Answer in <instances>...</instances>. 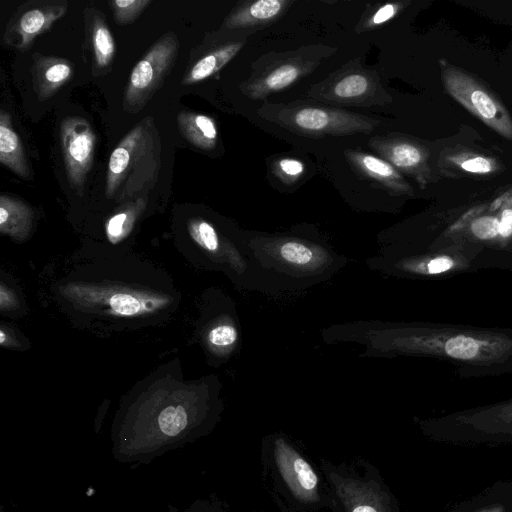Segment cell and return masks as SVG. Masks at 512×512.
Returning a JSON list of instances; mask_svg holds the SVG:
<instances>
[{
	"instance_id": "1",
	"label": "cell",
	"mask_w": 512,
	"mask_h": 512,
	"mask_svg": "<svg viewBox=\"0 0 512 512\" xmlns=\"http://www.w3.org/2000/svg\"><path fill=\"white\" fill-rule=\"evenodd\" d=\"M326 344L354 343L361 357H426L448 362L462 377L512 373V328L422 321L357 320L321 330Z\"/></svg>"
},
{
	"instance_id": "2",
	"label": "cell",
	"mask_w": 512,
	"mask_h": 512,
	"mask_svg": "<svg viewBox=\"0 0 512 512\" xmlns=\"http://www.w3.org/2000/svg\"><path fill=\"white\" fill-rule=\"evenodd\" d=\"M245 235L270 296L301 293L325 283L349 261L316 232Z\"/></svg>"
},
{
	"instance_id": "3",
	"label": "cell",
	"mask_w": 512,
	"mask_h": 512,
	"mask_svg": "<svg viewBox=\"0 0 512 512\" xmlns=\"http://www.w3.org/2000/svg\"><path fill=\"white\" fill-rule=\"evenodd\" d=\"M162 166V141L152 116L138 122L110 154L107 198L122 201L145 196L156 184Z\"/></svg>"
},
{
	"instance_id": "4",
	"label": "cell",
	"mask_w": 512,
	"mask_h": 512,
	"mask_svg": "<svg viewBox=\"0 0 512 512\" xmlns=\"http://www.w3.org/2000/svg\"><path fill=\"white\" fill-rule=\"evenodd\" d=\"M365 263L383 277L411 280L444 279L480 269L499 268L491 254L472 244L409 253H375Z\"/></svg>"
},
{
	"instance_id": "5",
	"label": "cell",
	"mask_w": 512,
	"mask_h": 512,
	"mask_svg": "<svg viewBox=\"0 0 512 512\" xmlns=\"http://www.w3.org/2000/svg\"><path fill=\"white\" fill-rule=\"evenodd\" d=\"M416 424L427 438L439 443L466 447L512 445V398L416 419Z\"/></svg>"
},
{
	"instance_id": "6",
	"label": "cell",
	"mask_w": 512,
	"mask_h": 512,
	"mask_svg": "<svg viewBox=\"0 0 512 512\" xmlns=\"http://www.w3.org/2000/svg\"><path fill=\"white\" fill-rule=\"evenodd\" d=\"M447 93L502 137L512 141V117L503 103L468 72L439 60Z\"/></svg>"
},
{
	"instance_id": "7",
	"label": "cell",
	"mask_w": 512,
	"mask_h": 512,
	"mask_svg": "<svg viewBox=\"0 0 512 512\" xmlns=\"http://www.w3.org/2000/svg\"><path fill=\"white\" fill-rule=\"evenodd\" d=\"M179 52V40L172 32L163 34L135 64L125 87L123 110L139 113L162 87Z\"/></svg>"
},
{
	"instance_id": "8",
	"label": "cell",
	"mask_w": 512,
	"mask_h": 512,
	"mask_svg": "<svg viewBox=\"0 0 512 512\" xmlns=\"http://www.w3.org/2000/svg\"><path fill=\"white\" fill-rule=\"evenodd\" d=\"M97 136L82 117L69 116L60 124V146L70 187L82 195L93 165Z\"/></svg>"
},
{
	"instance_id": "9",
	"label": "cell",
	"mask_w": 512,
	"mask_h": 512,
	"mask_svg": "<svg viewBox=\"0 0 512 512\" xmlns=\"http://www.w3.org/2000/svg\"><path fill=\"white\" fill-rule=\"evenodd\" d=\"M67 10L66 0H30L21 4L6 24L3 43L28 51L35 39L63 18Z\"/></svg>"
},
{
	"instance_id": "10",
	"label": "cell",
	"mask_w": 512,
	"mask_h": 512,
	"mask_svg": "<svg viewBox=\"0 0 512 512\" xmlns=\"http://www.w3.org/2000/svg\"><path fill=\"white\" fill-rule=\"evenodd\" d=\"M274 458L278 471L292 494L306 503L319 497V479L309 462L285 440H274Z\"/></svg>"
},
{
	"instance_id": "11",
	"label": "cell",
	"mask_w": 512,
	"mask_h": 512,
	"mask_svg": "<svg viewBox=\"0 0 512 512\" xmlns=\"http://www.w3.org/2000/svg\"><path fill=\"white\" fill-rule=\"evenodd\" d=\"M85 43L91 55V69L94 77L107 74L115 56V42L108 27L105 14L97 7L87 5L84 9Z\"/></svg>"
},
{
	"instance_id": "12",
	"label": "cell",
	"mask_w": 512,
	"mask_h": 512,
	"mask_svg": "<svg viewBox=\"0 0 512 512\" xmlns=\"http://www.w3.org/2000/svg\"><path fill=\"white\" fill-rule=\"evenodd\" d=\"M33 90L40 101L52 98L74 75V64L56 56L34 53L31 63Z\"/></svg>"
},
{
	"instance_id": "13",
	"label": "cell",
	"mask_w": 512,
	"mask_h": 512,
	"mask_svg": "<svg viewBox=\"0 0 512 512\" xmlns=\"http://www.w3.org/2000/svg\"><path fill=\"white\" fill-rule=\"evenodd\" d=\"M444 512H512V478L494 481Z\"/></svg>"
},
{
	"instance_id": "14",
	"label": "cell",
	"mask_w": 512,
	"mask_h": 512,
	"mask_svg": "<svg viewBox=\"0 0 512 512\" xmlns=\"http://www.w3.org/2000/svg\"><path fill=\"white\" fill-rule=\"evenodd\" d=\"M10 114L0 110V162L24 180H31L30 169L22 141L15 131Z\"/></svg>"
},
{
	"instance_id": "15",
	"label": "cell",
	"mask_w": 512,
	"mask_h": 512,
	"mask_svg": "<svg viewBox=\"0 0 512 512\" xmlns=\"http://www.w3.org/2000/svg\"><path fill=\"white\" fill-rule=\"evenodd\" d=\"M176 121L179 132L190 144L202 150L215 147L218 129L211 117L184 110L177 115Z\"/></svg>"
},
{
	"instance_id": "16",
	"label": "cell",
	"mask_w": 512,
	"mask_h": 512,
	"mask_svg": "<svg viewBox=\"0 0 512 512\" xmlns=\"http://www.w3.org/2000/svg\"><path fill=\"white\" fill-rule=\"evenodd\" d=\"M241 46V43H231L203 56L187 71L181 84H195L212 76L237 54Z\"/></svg>"
},
{
	"instance_id": "17",
	"label": "cell",
	"mask_w": 512,
	"mask_h": 512,
	"mask_svg": "<svg viewBox=\"0 0 512 512\" xmlns=\"http://www.w3.org/2000/svg\"><path fill=\"white\" fill-rule=\"evenodd\" d=\"M354 161L367 175L400 194H412V188L389 162L369 154H355Z\"/></svg>"
},
{
	"instance_id": "18",
	"label": "cell",
	"mask_w": 512,
	"mask_h": 512,
	"mask_svg": "<svg viewBox=\"0 0 512 512\" xmlns=\"http://www.w3.org/2000/svg\"><path fill=\"white\" fill-rule=\"evenodd\" d=\"M385 155L394 166L409 172L422 173L427 168L426 150L414 143H393Z\"/></svg>"
},
{
	"instance_id": "19",
	"label": "cell",
	"mask_w": 512,
	"mask_h": 512,
	"mask_svg": "<svg viewBox=\"0 0 512 512\" xmlns=\"http://www.w3.org/2000/svg\"><path fill=\"white\" fill-rule=\"evenodd\" d=\"M284 1L259 0L244 10L232 15L227 21L229 27L246 26L253 22L267 21L276 17L283 9Z\"/></svg>"
},
{
	"instance_id": "20",
	"label": "cell",
	"mask_w": 512,
	"mask_h": 512,
	"mask_svg": "<svg viewBox=\"0 0 512 512\" xmlns=\"http://www.w3.org/2000/svg\"><path fill=\"white\" fill-rule=\"evenodd\" d=\"M495 201L498 205L499 250L512 269V187Z\"/></svg>"
},
{
	"instance_id": "21",
	"label": "cell",
	"mask_w": 512,
	"mask_h": 512,
	"mask_svg": "<svg viewBox=\"0 0 512 512\" xmlns=\"http://www.w3.org/2000/svg\"><path fill=\"white\" fill-rule=\"evenodd\" d=\"M447 160L457 169L475 175H488L499 170V164L495 159L473 152L453 153Z\"/></svg>"
},
{
	"instance_id": "22",
	"label": "cell",
	"mask_w": 512,
	"mask_h": 512,
	"mask_svg": "<svg viewBox=\"0 0 512 512\" xmlns=\"http://www.w3.org/2000/svg\"><path fill=\"white\" fill-rule=\"evenodd\" d=\"M31 218L29 207L21 200L9 196L0 197V226L2 230L13 225L16 229L25 227Z\"/></svg>"
},
{
	"instance_id": "23",
	"label": "cell",
	"mask_w": 512,
	"mask_h": 512,
	"mask_svg": "<svg viewBox=\"0 0 512 512\" xmlns=\"http://www.w3.org/2000/svg\"><path fill=\"white\" fill-rule=\"evenodd\" d=\"M294 122L303 130L323 132L337 123V116L325 109L307 107L295 113Z\"/></svg>"
},
{
	"instance_id": "24",
	"label": "cell",
	"mask_w": 512,
	"mask_h": 512,
	"mask_svg": "<svg viewBox=\"0 0 512 512\" xmlns=\"http://www.w3.org/2000/svg\"><path fill=\"white\" fill-rule=\"evenodd\" d=\"M146 200V195L138 197L133 202L127 203L125 209L110 217L106 224V231L111 241L118 240L130 227L138 211L145 207Z\"/></svg>"
},
{
	"instance_id": "25",
	"label": "cell",
	"mask_w": 512,
	"mask_h": 512,
	"mask_svg": "<svg viewBox=\"0 0 512 512\" xmlns=\"http://www.w3.org/2000/svg\"><path fill=\"white\" fill-rule=\"evenodd\" d=\"M151 0H110L108 4L117 25L124 26L136 21Z\"/></svg>"
},
{
	"instance_id": "26",
	"label": "cell",
	"mask_w": 512,
	"mask_h": 512,
	"mask_svg": "<svg viewBox=\"0 0 512 512\" xmlns=\"http://www.w3.org/2000/svg\"><path fill=\"white\" fill-rule=\"evenodd\" d=\"M301 74L298 66L293 64L282 65L273 70L263 81L266 91H276L292 84Z\"/></svg>"
},
{
	"instance_id": "27",
	"label": "cell",
	"mask_w": 512,
	"mask_h": 512,
	"mask_svg": "<svg viewBox=\"0 0 512 512\" xmlns=\"http://www.w3.org/2000/svg\"><path fill=\"white\" fill-rule=\"evenodd\" d=\"M369 88L368 79L361 74H350L334 86V94L340 98H354L363 95Z\"/></svg>"
},
{
	"instance_id": "28",
	"label": "cell",
	"mask_w": 512,
	"mask_h": 512,
	"mask_svg": "<svg viewBox=\"0 0 512 512\" xmlns=\"http://www.w3.org/2000/svg\"><path fill=\"white\" fill-rule=\"evenodd\" d=\"M110 305L118 314L133 315L140 311L141 303L130 295L118 294L111 298Z\"/></svg>"
},
{
	"instance_id": "29",
	"label": "cell",
	"mask_w": 512,
	"mask_h": 512,
	"mask_svg": "<svg viewBox=\"0 0 512 512\" xmlns=\"http://www.w3.org/2000/svg\"><path fill=\"white\" fill-rule=\"evenodd\" d=\"M180 512H229L216 500L198 499Z\"/></svg>"
},
{
	"instance_id": "30",
	"label": "cell",
	"mask_w": 512,
	"mask_h": 512,
	"mask_svg": "<svg viewBox=\"0 0 512 512\" xmlns=\"http://www.w3.org/2000/svg\"><path fill=\"white\" fill-rule=\"evenodd\" d=\"M398 9H399L398 4H394V3H389V4H385V5L381 6L376 11V13L373 15V17L370 21L371 24L372 25H380V24L390 20L397 13Z\"/></svg>"
},
{
	"instance_id": "31",
	"label": "cell",
	"mask_w": 512,
	"mask_h": 512,
	"mask_svg": "<svg viewBox=\"0 0 512 512\" xmlns=\"http://www.w3.org/2000/svg\"><path fill=\"white\" fill-rule=\"evenodd\" d=\"M280 171L288 177H297L304 171V165L296 159H282L279 162Z\"/></svg>"
},
{
	"instance_id": "32",
	"label": "cell",
	"mask_w": 512,
	"mask_h": 512,
	"mask_svg": "<svg viewBox=\"0 0 512 512\" xmlns=\"http://www.w3.org/2000/svg\"><path fill=\"white\" fill-rule=\"evenodd\" d=\"M349 512H380V507L374 504L368 497H361L359 500H352Z\"/></svg>"
},
{
	"instance_id": "33",
	"label": "cell",
	"mask_w": 512,
	"mask_h": 512,
	"mask_svg": "<svg viewBox=\"0 0 512 512\" xmlns=\"http://www.w3.org/2000/svg\"><path fill=\"white\" fill-rule=\"evenodd\" d=\"M4 341H5V334H4L3 331H0V342H1V344H3Z\"/></svg>"
},
{
	"instance_id": "34",
	"label": "cell",
	"mask_w": 512,
	"mask_h": 512,
	"mask_svg": "<svg viewBox=\"0 0 512 512\" xmlns=\"http://www.w3.org/2000/svg\"><path fill=\"white\" fill-rule=\"evenodd\" d=\"M1 512H5V511H4V509H3V507H1Z\"/></svg>"
}]
</instances>
